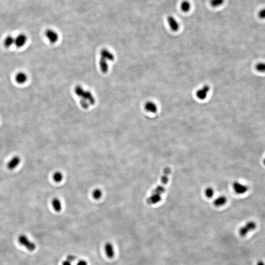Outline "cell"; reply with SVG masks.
<instances>
[{"mask_svg":"<svg viewBox=\"0 0 265 265\" xmlns=\"http://www.w3.org/2000/svg\"><path fill=\"white\" fill-rule=\"evenodd\" d=\"M257 265H265V264L262 261H259L258 262Z\"/></svg>","mask_w":265,"mask_h":265,"instance_id":"28","label":"cell"},{"mask_svg":"<svg viewBox=\"0 0 265 265\" xmlns=\"http://www.w3.org/2000/svg\"><path fill=\"white\" fill-rule=\"evenodd\" d=\"M46 37L51 44H55L59 40V35L57 32L52 29H48L45 33Z\"/></svg>","mask_w":265,"mask_h":265,"instance_id":"6","label":"cell"},{"mask_svg":"<svg viewBox=\"0 0 265 265\" xmlns=\"http://www.w3.org/2000/svg\"><path fill=\"white\" fill-rule=\"evenodd\" d=\"M75 93L80 98L81 105L84 109H87L95 103V99L91 92L85 90L82 86H76L75 88Z\"/></svg>","mask_w":265,"mask_h":265,"instance_id":"2","label":"cell"},{"mask_svg":"<svg viewBox=\"0 0 265 265\" xmlns=\"http://www.w3.org/2000/svg\"><path fill=\"white\" fill-rule=\"evenodd\" d=\"M255 68L260 73H265V62H259L256 64Z\"/></svg>","mask_w":265,"mask_h":265,"instance_id":"19","label":"cell"},{"mask_svg":"<svg viewBox=\"0 0 265 265\" xmlns=\"http://www.w3.org/2000/svg\"><path fill=\"white\" fill-rule=\"evenodd\" d=\"M224 0H210V5L213 8H217L223 5Z\"/></svg>","mask_w":265,"mask_h":265,"instance_id":"20","label":"cell"},{"mask_svg":"<svg viewBox=\"0 0 265 265\" xmlns=\"http://www.w3.org/2000/svg\"><path fill=\"white\" fill-rule=\"evenodd\" d=\"M14 43L15 38H14L11 35H8V37H6V38H5L4 45L5 47H6V48H9L12 46V45L14 44Z\"/></svg>","mask_w":265,"mask_h":265,"instance_id":"16","label":"cell"},{"mask_svg":"<svg viewBox=\"0 0 265 265\" xmlns=\"http://www.w3.org/2000/svg\"><path fill=\"white\" fill-rule=\"evenodd\" d=\"M52 205L54 209L56 212H60L61 210V204L60 200L58 199H55L52 201Z\"/></svg>","mask_w":265,"mask_h":265,"instance_id":"17","label":"cell"},{"mask_svg":"<svg viewBox=\"0 0 265 265\" xmlns=\"http://www.w3.org/2000/svg\"><path fill=\"white\" fill-rule=\"evenodd\" d=\"M263 164H264V165H265V159H264Z\"/></svg>","mask_w":265,"mask_h":265,"instance_id":"29","label":"cell"},{"mask_svg":"<svg viewBox=\"0 0 265 265\" xmlns=\"http://www.w3.org/2000/svg\"><path fill=\"white\" fill-rule=\"evenodd\" d=\"M144 108L146 111L155 114L158 111L157 106L153 102L149 101L146 103L144 105Z\"/></svg>","mask_w":265,"mask_h":265,"instance_id":"13","label":"cell"},{"mask_svg":"<svg viewBox=\"0 0 265 265\" xmlns=\"http://www.w3.org/2000/svg\"><path fill=\"white\" fill-rule=\"evenodd\" d=\"M258 16L259 18L265 19V8L260 9L258 12Z\"/></svg>","mask_w":265,"mask_h":265,"instance_id":"24","label":"cell"},{"mask_svg":"<svg viewBox=\"0 0 265 265\" xmlns=\"http://www.w3.org/2000/svg\"><path fill=\"white\" fill-rule=\"evenodd\" d=\"M62 265H72V262H70L69 261L67 260L66 259L62 263Z\"/></svg>","mask_w":265,"mask_h":265,"instance_id":"27","label":"cell"},{"mask_svg":"<svg viewBox=\"0 0 265 265\" xmlns=\"http://www.w3.org/2000/svg\"><path fill=\"white\" fill-rule=\"evenodd\" d=\"M256 227L257 224L254 221H249L240 228L239 232V235L241 237H245L249 232L254 230L255 229H256Z\"/></svg>","mask_w":265,"mask_h":265,"instance_id":"4","label":"cell"},{"mask_svg":"<svg viewBox=\"0 0 265 265\" xmlns=\"http://www.w3.org/2000/svg\"><path fill=\"white\" fill-rule=\"evenodd\" d=\"M171 172L170 167L165 168L161 178V183L153 189L150 196L147 198L146 202L148 204H156L162 201L163 194L165 192V186L169 181V176Z\"/></svg>","mask_w":265,"mask_h":265,"instance_id":"1","label":"cell"},{"mask_svg":"<svg viewBox=\"0 0 265 265\" xmlns=\"http://www.w3.org/2000/svg\"><path fill=\"white\" fill-rule=\"evenodd\" d=\"M233 188L235 192L239 194H245L248 191V187L246 185H244L238 181L234 182Z\"/></svg>","mask_w":265,"mask_h":265,"instance_id":"7","label":"cell"},{"mask_svg":"<svg viewBox=\"0 0 265 265\" xmlns=\"http://www.w3.org/2000/svg\"><path fill=\"white\" fill-rule=\"evenodd\" d=\"M93 197L96 199H100L102 196V192L99 189H96L93 191Z\"/></svg>","mask_w":265,"mask_h":265,"instance_id":"23","label":"cell"},{"mask_svg":"<svg viewBox=\"0 0 265 265\" xmlns=\"http://www.w3.org/2000/svg\"><path fill=\"white\" fill-rule=\"evenodd\" d=\"M27 41V37L26 35L23 33H21L17 36L15 38V46L18 48H21L25 45Z\"/></svg>","mask_w":265,"mask_h":265,"instance_id":"8","label":"cell"},{"mask_svg":"<svg viewBox=\"0 0 265 265\" xmlns=\"http://www.w3.org/2000/svg\"><path fill=\"white\" fill-rule=\"evenodd\" d=\"M210 87L209 86H205L202 88L201 89L199 90L196 93V96L197 98L200 100H204L206 99L209 91H210Z\"/></svg>","mask_w":265,"mask_h":265,"instance_id":"9","label":"cell"},{"mask_svg":"<svg viewBox=\"0 0 265 265\" xmlns=\"http://www.w3.org/2000/svg\"><path fill=\"white\" fill-rule=\"evenodd\" d=\"M63 178V176L62 174L59 172H57L55 173L53 175V179L55 182H60L62 180Z\"/></svg>","mask_w":265,"mask_h":265,"instance_id":"22","label":"cell"},{"mask_svg":"<svg viewBox=\"0 0 265 265\" xmlns=\"http://www.w3.org/2000/svg\"><path fill=\"white\" fill-rule=\"evenodd\" d=\"M77 265H88V263L84 260H81L78 262Z\"/></svg>","mask_w":265,"mask_h":265,"instance_id":"26","label":"cell"},{"mask_svg":"<svg viewBox=\"0 0 265 265\" xmlns=\"http://www.w3.org/2000/svg\"><path fill=\"white\" fill-rule=\"evenodd\" d=\"M18 241L21 245L26 247L28 250L33 252L36 249V245L33 242H30L28 238L24 235H20L19 237Z\"/></svg>","mask_w":265,"mask_h":265,"instance_id":"5","label":"cell"},{"mask_svg":"<svg viewBox=\"0 0 265 265\" xmlns=\"http://www.w3.org/2000/svg\"><path fill=\"white\" fill-rule=\"evenodd\" d=\"M167 22L171 28V30L173 32H177L179 29V23L172 16H169L167 18Z\"/></svg>","mask_w":265,"mask_h":265,"instance_id":"11","label":"cell"},{"mask_svg":"<svg viewBox=\"0 0 265 265\" xmlns=\"http://www.w3.org/2000/svg\"><path fill=\"white\" fill-rule=\"evenodd\" d=\"M21 159L18 156H15L8 163V168L10 170H14L20 164Z\"/></svg>","mask_w":265,"mask_h":265,"instance_id":"12","label":"cell"},{"mask_svg":"<svg viewBox=\"0 0 265 265\" xmlns=\"http://www.w3.org/2000/svg\"><path fill=\"white\" fill-rule=\"evenodd\" d=\"M227 201V198L225 196H220L215 199L214 204L216 207H221L225 204Z\"/></svg>","mask_w":265,"mask_h":265,"instance_id":"14","label":"cell"},{"mask_svg":"<svg viewBox=\"0 0 265 265\" xmlns=\"http://www.w3.org/2000/svg\"><path fill=\"white\" fill-rule=\"evenodd\" d=\"M191 8V4L189 2L187 1H184L181 4V8L184 12H187L189 11Z\"/></svg>","mask_w":265,"mask_h":265,"instance_id":"18","label":"cell"},{"mask_svg":"<svg viewBox=\"0 0 265 265\" xmlns=\"http://www.w3.org/2000/svg\"><path fill=\"white\" fill-rule=\"evenodd\" d=\"M114 56L112 52L107 49H103L100 52L99 66L102 72L106 73L109 70V61H113Z\"/></svg>","mask_w":265,"mask_h":265,"instance_id":"3","label":"cell"},{"mask_svg":"<svg viewBox=\"0 0 265 265\" xmlns=\"http://www.w3.org/2000/svg\"><path fill=\"white\" fill-rule=\"evenodd\" d=\"M105 251L106 252L107 256L110 259H112L114 257L115 252L114 249V247L111 242H106L105 245Z\"/></svg>","mask_w":265,"mask_h":265,"instance_id":"10","label":"cell"},{"mask_svg":"<svg viewBox=\"0 0 265 265\" xmlns=\"http://www.w3.org/2000/svg\"><path fill=\"white\" fill-rule=\"evenodd\" d=\"M205 194L208 199L212 198L214 195V190L212 187H208L205 191Z\"/></svg>","mask_w":265,"mask_h":265,"instance_id":"21","label":"cell"},{"mask_svg":"<svg viewBox=\"0 0 265 265\" xmlns=\"http://www.w3.org/2000/svg\"><path fill=\"white\" fill-rule=\"evenodd\" d=\"M76 259H77L76 256L73 255H69L67 256L66 259L67 260L69 261L70 262L72 263V262H73V261H74Z\"/></svg>","mask_w":265,"mask_h":265,"instance_id":"25","label":"cell"},{"mask_svg":"<svg viewBox=\"0 0 265 265\" xmlns=\"http://www.w3.org/2000/svg\"><path fill=\"white\" fill-rule=\"evenodd\" d=\"M27 79V75L24 72H19L15 77L17 83L19 84H23L26 83Z\"/></svg>","mask_w":265,"mask_h":265,"instance_id":"15","label":"cell"}]
</instances>
